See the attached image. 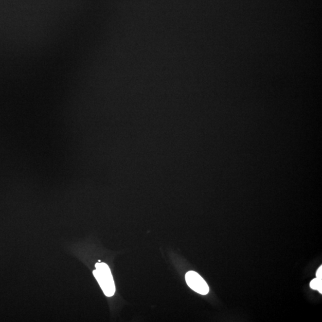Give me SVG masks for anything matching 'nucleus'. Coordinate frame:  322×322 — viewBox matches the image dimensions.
Wrapping results in <instances>:
<instances>
[{
    "label": "nucleus",
    "instance_id": "nucleus-1",
    "mask_svg": "<svg viewBox=\"0 0 322 322\" xmlns=\"http://www.w3.org/2000/svg\"><path fill=\"white\" fill-rule=\"evenodd\" d=\"M95 267L96 270L93 271V274L102 291L106 296H113L115 292V285L109 266L104 263L99 262Z\"/></svg>",
    "mask_w": 322,
    "mask_h": 322
},
{
    "label": "nucleus",
    "instance_id": "nucleus-3",
    "mask_svg": "<svg viewBox=\"0 0 322 322\" xmlns=\"http://www.w3.org/2000/svg\"><path fill=\"white\" fill-rule=\"evenodd\" d=\"M310 286L311 289L318 290L322 294V279L316 278L310 282Z\"/></svg>",
    "mask_w": 322,
    "mask_h": 322
},
{
    "label": "nucleus",
    "instance_id": "nucleus-2",
    "mask_svg": "<svg viewBox=\"0 0 322 322\" xmlns=\"http://www.w3.org/2000/svg\"><path fill=\"white\" fill-rule=\"evenodd\" d=\"M187 285L194 291L203 295L209 292V286L199 274L194 271H188L185 276Z\"/></svg>",
    "mask_w": 322,
    "mask_h": 322
},
{
    "label": "nucleus",
    "instance_id": "nucleus-4",
    "mask_svg": "<svg viewBox=\"0 0 322 322\" xmlns=\"http://www.w3.org/2000/svg\"><path fill=\"white\" fill-rule=\"evenodd\" d=\"M317 278L322 279V266L319 268L316 273Z\"/></svg>",
    "mask_w": 322,
    "mask_h": 322
}]
</instances>
